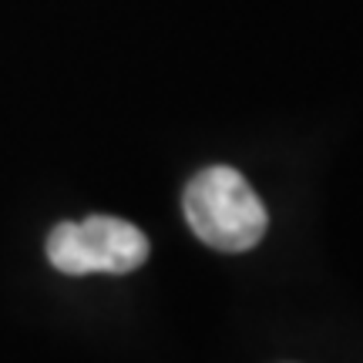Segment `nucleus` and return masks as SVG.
I'll list each match as a JSON object with an SVG mask.
<instances>
[{"label":"nucleus","mask_w":363,"mask_h":363,"mask_svg":"<svg viewBox=\"0 0 363 363\" xmlns=\"http://www.w3.org/2000/svg\"><path fill=\"white\" fill-rule=\"evenodd\" d=\"M185 222L199 242L219 252H249L266 235L269 216L262 199L229 165L202 169L182 195Z\"/></svg>","instance_id":"obj_1"},{"label":"nucleus","mask_w":363,"mask_h":363,"mask_svg":"<svg viewBox=\"0 0 363 363\" xmlns=\"http://www.w3.org/2000/svg\"><path fill=\"white\" fill-rule=\"evenodd\" d=\"M148 235L118 216H88L81 222H61L48 235V259L67 276L88 272H135L148 262Z\"/></svg>","instance_id":"obj_2"}]
</instances>
